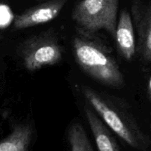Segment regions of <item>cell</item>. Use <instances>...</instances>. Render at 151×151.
Masks as SVG:
<instances>
[{"mask_svg": "<svg viewBox=\"0 0 151 151\" xmlns=\"http://www.w3.org/2000/svg\"><path fill=\"white\" fill-rule=\"evenodd\" d=\"M114 40L120 55L128 61L132 60L137 53V42L131 16L126 9L119 14Z\"/></svg>", "mask_w": 151, "mask_h": 151, "instance_id": "7", "label": "cell"}, {"mask_svg": "<svg viewBox=\"0 0 151 151\" xmlns=\"http://www.w3.org/2000/svg\"><path fill=\"white\" fill-rule=\"evenodd\" d=\"M86 118L89 125L99 151H120L116 140L101 118L89 106H84Z\"/></svg>", "mask_w": 151, "mask_h": 151, "instance_id": "8", "label": "cell"}, {"mask_svg": "<svg viewBox=\"0 0 151 151\" xmlns=\"http://www.w3.org/2000/svg\"><path fill=\"white\" fill-rule=\"evenodd\" d=\"M24 66L29 72L54 66L63 58V48L52 31L29 37L20 47Z\"/></svg>", "mask_w": 151, "mask_h": 151, "instance_id": "4", "label": "cell"}, {"mask_svg": "<svg viewBox=\"0 0 151 151\" xmlns=\"http://www.w3.org/2000/svg\"><path fill=\"white\" fill-rule=\"evenodd\" d=\"M32 137V128L29 124L17 125L0 142V151H28Z\"/></svg>", "mask_w": 151, "mask_h": 151, "instance_id": "9", "label": "cell"}, {"mask_svg": "<svg viewBox=\"0 0 151 151\" xmlns=\"http://www.w3.org/2000/svg\"><path fill=\"white\" fill-rule=\"evenodd\" d=\"M68 140L71 151H94L84 128L80 122H73L69 127Z\"/></svg>", "mask_w": 151, "mask_h": 151, "instance_id": "10", "label": "cell"}, {"mask_svg": "<svg viewBox=\"0 0 151 151\" xmlns=\"http://www.w3.org/2000/svg\"><path fill=\"white\" fill-rule=\"evenodd\" d=\"M2 38H3L2 35H1V34H0V42H1V40H2Z\"/></svg>", "mask_w": 151, "mask_h": 151, "instance_id": "13", "label": "cell"}, {"mask_svg": "<svg viewBox=\"0 0 151 151\" xmlns=\"http://www.w3.org/2000/svg\"><path fill=\"white\" fill-rule=\"evenodd\" d=\"M119 0H81L72 17L85 33L104 29L114 39L117 26Z\"/></svg>", "mask_w": 151, "mask_h": 151, "instance_id": "3", "label": "cell"}, {"mask_svg": "<svg viewBox=\"0 0 151 151\" xmlns=\"http://www.w3.org/2000/svg\"><path fill=\"white\" fill-rule=\"evenodd\" d=\"M72 49L75 61L88 76L112 88L125 86L119 65L100 43L85 35H78L72 40Z\"/></svg>", "mask_w": 151, "mask_h": 151, "instance_id": "1", "label": "cell"}, {"mask_svg": "<svg viewBox=\"0 0 151 151\" xmlns=\"http://www.w3.org/2000/svg\"><path fill=\"white\" fill-rule=\"evenodd\" d=\"M81 88L84 97L94 111L119 138L134 148H147L149 139L128 113L118 109L110 100L88 86Z\"/></svg>", "mask_w": 151, "mask_h": 151, "instance_id": "2", "label": "cell"}, {"mask_svg": "<svg viewBox=\"0 0 151 151\" xmlns=\"http://www.w3.org/2000/svg\"><path fill=\"white\" fill-rule=\"evenodd\" d=\"M132 14L138 34L137 52L145 63H151V4L133 0Z\"/></svg>", "mask_w": 151, "mask_h": 151, "instance_id": "6", "label": "cell"}, {"mask_svg": "<svg viewBox=\"0 0 151 151\" xmlns=\"http://www.w3.org/2000/svg\"><path fill=\"white\" fill-rule=\"evenodd\" d=\"M147 99H148V100L151 102V77L148 81V84H147Z\"/></svg>", "mask_w": 151, "mask_h": 151, "instance_id": "12", "label": "cell"}, {"mask_svg": "<svg viewBox=\"0 0 151 151\" xmlns=\"http://www.w3.org/2000/svg\"><path fill=\"white\" fill-rule=\"evenodd\" d=\"M38 1H47V0H37Z\"/></svg>", "mask_w": 151, "mask_h": 151, "instance_id": "14", "label": "cell"}, {"mask_svg": "<svg viewBox=\"0 0 151 151\" xmlns=\"http://www.w3.org/2000/svg\"><path fill=\"white\" fill-rule=\"evenodd\" d=\"M66 2V0H47L27 9L15 17V29H27L51 22L58 16Z\"/></svg>", "mask_w": 151, "mask_h": 151, "instance_id": "5", "label": "cell"}, {"mask_svg": "<svg viewBox=\"0 0 151 151\" xmlns=\"http://www.w3.org/2000/svg\"><path fill=\"white\" fill-rule=\"evenodd\" d=\"M9 9L8 7L4 5H0V26H1V22H4V20L7 19V16H9Z\"/></svg>", "mask_w": 151, "mask_h": 151, "instance_id": "11", "label": "cell"}]
</instances>
